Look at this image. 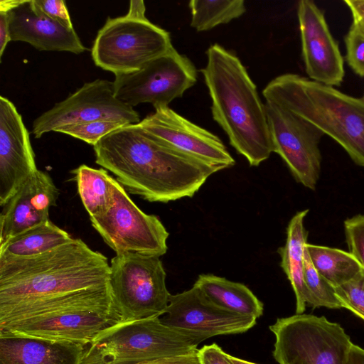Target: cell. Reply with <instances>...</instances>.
Here are the masks:
<instances>
[{"instance_id": "obj_1", "label": "cell", "mask_w": 364, "mask_h": 364, "mask_svg": "<svg viewBox=\"0 0 364 364\" xmlns=\"http://www.w3.org/2000/svg\"><path fill=\"white\" fill-rule=\"evenodd\" d=\"M93 147L96 164L129 193L149 202L192 197L221 170L159 142L139 123L112 132Z\"/></svg>"}, {"instance_id": "obj_2", "label": "cell", "mask_w": 364, "mask_h": 364, "mask_svg": "<svg viewBox=\"0 0 364 364\" xmlns=\"http://www.w3.org/2000/svg\"><path fill=\"white\" fill-rule=\"evenodd\" d=\"M200 71L211 99L213 119L231 146L257 166L273 152L265 104L239 58L218 43L206 51Z\"/></svg>"}, {"instance_id": "obj_3", "label": "cell", "mask_w": 364, "mask_h": 364, "mask_svg": "<svg viewBox=\"0 0 364 364\" xmlns=\"http://www.w3.org/2000/svg\"><path fill=\"white\" fill-rule=\"evenodd\" d=\"M107 258L79 238L31 257L0 260V309L109 284Z\"/></svg>"}, {"instance_id": "obj_4", "label": "cell", "mask_w": 364, "mask_h": 364, "mask_svg": "<svg viewBox=\"0 0 364 364\" xmlns=\"http://www.w3.org/2000/svg\"><path fill=\"white\" fill-rule=\"evenodd\" d=\"M266 102L308 121L335 140L364 167V100L293 73L279 75L263 89Z\"/></svg>"}, {"instance_id": "obj_5", "label": "cell", "mask_w": 364, "mask_h": 364, "mask_svg": "<svg viewBox=\"0 0 364 364\" xmlns=\"http://www.w3.org/2000/svg\"><path fill=\"white\" fill-rule=\"evenodd\" d=\"M203 336L164 324L154 316L117 323L85 346L82 364H141L198 351Z\"/></svg>"}, {"instance_id": "obj_6", "label": "cell", "mask_w": 364, "mask_h": 364, "mask_svg": "<svg viewBox=\"0 0 364 364\" xmlns=\"http://www.w3.org/2000/svg\"><path fill=\"white\" fill-rule=\"evenodd\" d=\"M109 284L119 323L164 315L171 294L160 257L116 254L110 262Z\"/></svg>"}, {"instance_id": "obj_7", "label": "cell", "mask_w": 364, "mask_h": 364, "mask_svg": "<svg viewBox=\"0 0 364 364\" xmlns=\"http://www.w3.org/2000/svg\"><path fill=\"white\" fill-rule=\"evenodd\" d=\"M173 48L166 31L148 19L107 18L94 41L91 55L99 68L114 75L140 70Z\"/></svg>"}, {"instance_id": "obj_8", "label": "cell", "mask_w": 364, "mask_h": 364, "mask_svg": "<svg viewBox=\"0 0 364 364\" xmlns=\"http://www.w3.org/2000/svg\"><path fill=\"white\" fill-rule=\"evenodd\" d=\"M269 329L279 364H345L353 344L344 329L325 316L296 314L277 318Z\"/></svg>"}, {"instance_id": "obj_9", "label": "cell", "mask_w": 364, "mask_h": 364, "mask_svg": "<svg viewBox=\"0 0 364 364\" xmlns=\"http://www.w3.org/2000/svg\"><path fill=\"white\" fill-rule=\"evenodd\" d=\"M90 218L92 226L116 254L135 252L161 257L168 250L169 234L159 218L140 210L117 180L109 208Z\"/></svg>"}, {"instance_id": "obj_10", "label": "cell", "mask_w": 364, "mask_h": 364, "mask_svg": "<svg viewBox=\"0 0 364 364\" xmlns=\"http://www.w3.org/2000/svg\"><path fill=\"white\" fill-rule=\"evenodd\" d=\"M197 77L191 60L173 47L137 71L115 75L114 91L116 97L129 107L151 103L156 109L168 107L181 97L195 85Z\"/></svg>"}, {"instance_id": "obj_11", "label": "cell", "mask_w": 364, "mask_h": 364, "mask_svg": "<svg viewBox=\"0 0 364 364\" xmlns=\"http://www.w3.org/2000/svg\"><path fill=\"white\" fill-rule=\"evenodd\" d=\"M265 108L273 152L280 156L298 183L314 191L321 173L319 143L324 134L274 103L266 102Z\"/></svg>"}, {"instance_id": "obj_12", "label": "cell", "mask_w": 364, "mask_h": 364, "mask_svg": "<svg viewBox=\"0 0 364 364\" xmlns=\"http://www.w3.org/2000/svg\"><path fill=\"white\" fill-rule=\"evenodd\" d=\"M97 120H115L129 124L139 123L140 117L133 107L116 97L113 82L97 79L85 83L37 117L33 122L32 134L41 138L62 126Z\"/></svg>"}, {"instance_id": "obj_13", "label": "cell", "mask_w": 364, "mask_h": 364, "mask_svg": "<svg viewBox=\"0 0 364 364\" xmlns=\"http://www.w3.org/2000/svg\"><path fill=\"white\" fill-rule=\"evenodd\" d=\"M159 142L221 170L235 161L221 139L168 107H159L139 123Z\"/></svg>"}, {"instance_id": "obj_14", "label": "cell", "mask_w": 364, "mask_h": 364, "mask_svg": "<svg viewBox=\"0 0 364 364\" xmlns=\"http://www.w3.org/2000/svg\"><path fill=\"white\" fill-rule=\"evenodd\" d=\"M161 321L172 328L204 336L237 334L252 328L255 317L230 311L213 303L196 286L174 295Z\"/></svg>"}, {"instance_id": "obj_15", "label": "cell", "mask_w": 364, "mask_h": 364, "mask_svg": "<svg viewBox=\"0 0 364 364\" xmlns=\"http://www.w3.org/2000/svg\"><path fill=\"white\" fill-rule=\"evenodd\" d=\"M297 16L301 55L309 79L328 86L340 85L345 75L343 58L323 12L314 1L301 0Z\"/></svg>"}, {"instance_id": "obj_16", "label": "cell", "mask_w": 364, "mask_h": 364, "mask_svg": "<svg viewBox=\"0 0 364 364\" xmlns=\"http://www.w3.org/2000/svg\"><path fill=\"white\" fill-rule=\"evenodd\" d=\"M38 169L29 133L21 114L7 98L0 97V205Z\"/></svg>"}, {"instance_id": "obj_17", "label": "cell", "mask_w": 364, "mask_h": 364, "mask_svg": "<svg viewBox=\"0 0 364 364\" xmlns=\"http://www.w3.org/2000/svg\"><path fill=\"white\" fill-rule=\"evenodd\" d=\"M59 191L52 178L38 170L2 206L0 244L49 220V209L57 205Z\"/></svg>"}, {"instance_id": "obj_18", "label": "cell", "mask_w": 364, "mask_h": 364, "mask_svg": "<svg viewBox=\"0 0 364 364\" xmlns=\"http://www.w3.org/2000/svg\"><path fill=\"white\" fill-rule=\"evenodd\" d=\"M110 316L93 312H69L0 325V331L87 346L100 333L119 323Z\"/></svg>"}, {"instance_id": "obj_19", "label": "cell", "mask_w": 364, "mask_h": 364, "mask_svg": "<svg viewBox=\"0 0 364 364\" xmlns=\"http://www.w3.org/2000/svg\"><path fill=\"white\" fill-rule=\"evenodd\" d=\"M10 38L26 42L38 50L80 54L87 50L73 28H68L44 15L33 0H23L10 11Z\"/></svg>"}, {"instance_id": "obj_20", "label": "cell", "mask_w": 364, "mask_h": 364, "mask_svg": "<svg viewBox=\"0 0 364 364\" xmlns=\"http://www.w3.org/2000/svg\"><path fill=\"white\" fill-rule=\"evenodd\" d=\"M69 312H93L120 320L108 284L28 301L0 309V325Z\"/></svg>"}, {"instance_id": "obj_21", "label": "cell", "mask_w": 364, "mask_h": 364, "mask_svg": "<svg viewBox=\"0 0 364 364\" xmlns=\"http://www.w3.org/2000/svg\"><path fill=\"white\" fill-rule=\"evenodd\" d=\"M85 347L0 331V364H82Z\"/></svg>"}, {"instance_id": "obj_22", "label": "cell", "mask_w": 364, "mask_h": 364, "mask_svg": "<svg viewBox=\"0 0 364 364\" xmlns=\"http://www.w3.org/2000/svg\"><path fill=\"white\" fill-rule=\"evenodd\" d=\"M309 210L297 212L290 220L287 229L285 245L277 252L281 257V267L286 274L296 297V314H301L309 306L310 296L304 282V252L308 232L304 218Z\"/></svg>"}, {"instance_id": "obj_23", "label": "cell", "mask_w": 364, "mask_h": 364, "mask_svg": "<svg viewBox=\"0 0 364 364\" xmlns=\"http://www.w3.org/2000/svg\"><path fill=\"white\" fill-rule=\"evenodd\" d=\"M215 304L237 314L258 318L263 304L245 284L214 274H200L194 283Z\"/></svg>"}, {"instance_id": "obj_24", "label": "cell", "mask_w": 364, "mask_h": 364, "mask_svg": "<svg viewBox=\"0 0 364 364\" xmlns=\"http://www.w3.org/2000/svg\"><path fill=\"white\" fill-rule=\"evenodd\" d=\"M72 239L66 231L48 220L0 244V260L39 255L53 250Z\"/></svg>"}, {"instance_id": "obj_25", "label": "cell", "mask_w": 364, "mask_h": 364, "mask_svg": "<svg viewBox=\"0 0 364 364\" xmlns=\"http://www.w3.org/2000/svg\"><path fill=\"white\" fill-rule=\"evenodd\" d=\"M306 249L316 270L333 287L349 282L363 270L350 252L309 243Z\"/></svg>"}, {"instance_id": "obj_26", "label": "cell", "mask_w": 364, "mask_h": 364, "mask_svg": "<svg viewBox=\"0 0 364 364\" xmlns=\"http://www.w3.org/2000/svg\"><path fill=\"white\" fill-rule=\"evenodd\" d=\"M77 191L90 218L104 213L113 200L114 183L103 168H94L85 164L73 170Z\"/></svg>"}, {"instance_id": "obj_27", "label": "cell", "mask_w": 364, "mask_h": 364, "mask_svg": "<svg viewBox=\"0 0 364 364\" xmlns=\"http://www.w3.org/2000/svg\"><path fill=\"white\" fill-rule=\"evenodd\" d=\"M191 26L197 31H209L228 23L246 11L243 0H192L188 3Z\"/></svg>"}, {"instance_id": "obj_28", "label": "cell", "mask_w": 364, "mask_h": 364, "mask_svg": "<svg viewBox=\"0 0 364 364\" xmlns=\"http://www.w3.org/2000/svg\"><path fill=\"white\" fill-rule=\"evenodd\" d=\"M304 282L310 296V304L313 309L326 307L341 309L334 287L330 284L314 268L308 252H304Z\"/></svg>"}, {"instance_id": "obj_29", "label": "cell", "mask_w": 364, "mask_h": 364, "mask_svg": "<svg viewBox=\"0 0 364 364\" xmlns=\"http://www.w3.org/2000/svg\"><path fill=\"white\" fill-rule=\"evenodd\" d=\"M127 124L115 120H97L62 126L54 132L68 134L94 146L102 137Z\"/></svg>"}, {"instance_id": "obj_30", "label": "cell", "mask_w": 364, "mask_h": 364, "mask_svg": "<svg viewBox=\"0 0 364 364\" xmlns=\"http://www.w3.org/2000/svg\"><path fill=\"white\" fill-rule=\"evenodd\" d=\"M342 305L364 320V269L349 282L334 287Z\"/></svg>"}, {"instance_id": "obj_31", "label": "cell", "mask_w": 364, "mask_h": 364, "mask_svg": "<svg viewBox=\"0 0 364 364\" xmlns=\"http://www.w3.org/2000/svg\"><path fill=\"white\" fill-rule=\"evenodd\" d=\"M344 42L348 65L356 75L364 77V31L352 23Z\"/></svg>"}, {"instance_id": "obj_32", "label": "cell", "mask_w": 364, "mask_h": 364, "mask_svg": "<svg viewBox=\"0 0 364 364\" xmlns=\"http://www.w3.org/2000/svg\"><path fill=\"white\" fill-rule=\"evenodd\" d=\"M343 226L349 252L355 256L364 269V214L347 218Z\"/></svg>"}, {"instance_id": "obj_33", "label": "cell", "mask_w": 364, "mask_h": 364, "mask_svg": "<svg viewBox=\"0 0 364 364\" xmlns=\"http://www.w3.org/2000/svg\"><path fill=\"white\" fill-rule=\"evenodd\" d=\"M35 6L47 17L68 28H73L65 4L63 0H33Z\"/></svg>"}, {"instance_id": "obj_34", "label": "cell", "mask_w": 364, "mask_h": 364, "mask_svg": "<svg viewBox=\"0 0 364 364\" xmlns=\"http://www.w3.org/2000/svg\"><path fill=\"white\" fill-rule=\"evenodd\" d=\"M198 357L200 364H233L230 355L215 343L198 349Z\"/></svg>"}, {"instance_id": "obj_35", "label": "cell", "mask_w": 364, "mask_h": 364, "mask_svg": "<svg viewBox=\"0 0 364 364\" xmlns=\"http://www.w3.org/2000/svg\"><path fill=\"white\" fill-rule=\"evenodd\" d=\"M141 364H200L198 351L194 353L159 359Z\"/></svg>"}, {"instance_id": "obj_36", "label": "cell", "mask_w": 364, "mask_h": 364, "mask_svg": "<svg viewBox=\"0 0 364 364\" xmlns=\"http://www.w3.org/2000/svg\"><path fill=\"white\" fill-rule=\"evenodd\" d=\"M11 41L9 13L0 11V58Z\"/></svg>"}, {"instance_id": "obj_37", "label": "cell", "mask_w": 364, "mask_h": 364, "mask_svg": "<svg viewBox=\"0 0 364 364\" xmlns=\"http://www.w3.org/2000/svg\"><path fill=\"white\" fill-rule=\"evenodd\" d=\"M345 364H364V349L353 343L347 353Z\"/></svg>"}, {"instance_id": "obj_38", "label": "cell", "mask_w": 364, "mask_h": 364, "mask_svg": "<svg viewBox=\"0 0 364 364\" xmlns=\"http://www.w3.org/2000/svg\"><path fill=\"white\" fill-rule=\"evenodd\" d=\"M145 11L146 7L144 1H130L129 9L126 16L135 19L144 20L147 19Z\"/></svg>"}, {"instance_id": "obj_39", "label": "cell", "mask_w": 364, "mask_h": 364, "mask_svg": "<svg viewBox=\"0 0 364 364\" xmlns=\"http://www.w3.org/2000/svg\"><path fill=\"white\" fill-rule=\"evenodd\" d=\"M343 3L350 10L352 18H364V0H344Z\"/></svg>"}, {"instance_id": "obj_40", "label": "cell", "mask_w": 364, "mask_h": 364, "mask_svg": "<svg viewBox=\"0 0 364 364\" xmlns=\"http://www.w3.org/2000/svg\"><path fill=\"white\" fill-rule=\"evenodd\" d=\"M23 0H5L0 1V11L9 12L17 7Z\"/></svg>"}, {"instance_id": "obj_41", "label": "cell", "mask_w": 364, "mask_h": 364, "mask_svg": "<svg viewBox=\"0 0 364 364\" xmlns=\"http://www.w3.org/2000/svg\"><path fill=\"white\" fill-rule=\"evenodd\" d=\"M230 359L233 363V364H257L255 363H252L250 361H247L230 355Z\"/></svg>"}, {"instance_id": "obj_42", "label": "cell", "mask_w": 364, "mask_h": 364, "mask_svg": "<svg viewBox=\"0 0 364 364\" xmlns=\"http://www.w3.org/2000/svg\"><path fill=\"white\" fill-rule=\"evenodd\" d=\"M362 98L364 100V95H363V97Z\"/></svg>"}]
</instances>
